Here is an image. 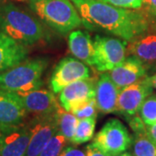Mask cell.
Returning <instances> with one entry per match:
<instances>
[{"label": "cell", "mask_w": 156, "mask_h": 156, "mask_svg": "<svg viewBox=\"0 0 156 156\" xmlns=\"http://www.w3.org/2000/svg\"><path fill=\"white\" fill-rule=\"evenodd\" d=\"M88 29H98L130 43L147 31L151 23L147 14L98 0H70Z\"/></svg>", "instance_id": "6da1fadb"}, {"label": "cell", "mask_w": 156, "mask_h": 156, "mask_svg": "<svg viewBox=\"0 0 156 156\" xmlns=\"http://www.w3.org/2000/svg\"><path fill=\"white\" fill-rule=\"evenodd\" d=\"M0 30L25 46L35 44L46 37L37 18L11 3L0 5Z\"/></svg>", "instance_id": "7a4b0ae2"}, {"label": "cell", "mask_w": 156, "mask_h": 156, "mask_svg": "<svg viewBox=\"0 0 156 156\" xmlns=\"http://www.w3.org/2000/svg\"><path fill=\"white\" fill-rule=\"evenodd\" d=\"M35 14L58 33L65 35L79 28L83 19L70 0H28Z\"/></svg>", "instance_id": "3957f363"}, {"label": "cell", "mask_w": 156, "mask_h": 156, "mask_svg": "<svg viewBox=\"0 0 156 156\" xmlns=\"http://www.w3.org/2000/svg\"><path fill=\"white\" fill-rule=\"evenodd\" d=\"M48 59H25L0 72V89L11 93H26L41 89L42 76L48 66Z\"/></svg>", "instance_id": "277c9868"}, {"label": "cell", "mask_w": 156, "mask_h": 156, "mask_svg": "<svg viewBox=\"0 0 156 156\" xmlns=\"http://www.w3.org/2000/svg\"><path fill=\"white\" fill-rule=\"evenodd\" d=\"M92 143L107 154L114 156L128 150L132 137L121 121L110 119L96 134Z\"/></svg>", "instance_id": "5b68a950"}, {"label": "cell", "mask_w": 156, "mask_h": 156, "mask_svg": "<svg viewBox=\"0 0 156 156\" xmlns=\"http://www.w3.org/2000/svg\"><path fill=\"white\" fill-rule=\"evenodd\" d=\"M93 43L95 49V67L98 71H110L126 59V41L96 35Z\"/></svg>", "instance_id": "8992f818"}, {"label": "cell", "mask_w": 156, "mask_h": 156, "mask_svg": "<svg viewBox=\"0 0 156 156\" xmlns=\"http://www.w3.org/2000/svg\"><path fill=\"white\" fill-rule=\"evenodd\" d=\"M29 126L31 136L25 155L39 156L47 142L58 132L57 110L47 115H36Z\"/></svg>", "instance_id": "52a82bcc"}, {"label": "cell", "mask_w": 156, "mask_h": 156, "mask_svg": "<svg viewBox=\"0 0 156 156\" xmlns=\"http://www.w3.org/2000/svg\"><path fill=\"white\" fill-rule=\"evenodd\" d=\"M89 76L90 70L84 62L76 58L66 57L55 68L50 77V87L53 93L58 94L69 84Z\"/></svg>", "instance_id": "ba28073f"}, {"label": "cell", "mask_w": 156, "mask_h": 156, "mask_svg": "<svg viewBox=\"0 0 156 156\" xmlns=\"http://www.w3.org/2000/svg\"><path fill=\"white\" fill-rule=\"evenodd\" d=\"M153 88L147 77H143L138 82L120 90L117 112L128 119L137 115L144 101L152 95Z\"/></svg>", "instance_id": "9c48e42d"}, {"label": "cell", "mask_w": 156, "mask_h": 156, "mask_svg": "<svg viewBox=\"0 0 156 156\" xmlns=\"http://www.w3.org/2000/svg\"><path fill=\"white\" fill-rule=\"evenodd\" d=\"M30 136L29 124L0 130V156H24Z\"/></svg>", "instance_id": "30bf717a"}, {"label": "cell", "mask_w": 156, "mask_h": 156, "mask_svg": "<svg viewBox=\"0 0 156 156\" xmlns=\"http://www.w3.org/2000/svg\"><path fill=\"white\" fill-rule=\"evenodd\" d=\"M94 98H95V86L89 78L69 84L62 89L58 97L62 108L69 112Z\"/></svg>", "instance_id": "8fae6325"}, {"label": "cell", "mask_w": 156, "mask_h": 156, "mask_svg": "<svg viewBox=\"0 0 156 156\" xmlns=\"http://www.w3.org/2000/svg\"><path fill=\"white\" fill-rule=\"evenodd\" d=\"M26 113L17 94L0 89V130L23 124Z\"/></svg>", "instance_id": "7c38bea8"}, {"label": "cell", "mask_w": 156, "mask_h": 156, "mask_svg": "<svg viewBox=\"0 0 156 156\" xmlns=\"http://www.w3.org/2000/svg\"><path fill=\"white\" fill-rule=\"evenodd\" d=\"M25 110L36 115H43L56 112L60 105L53 92L47 89H36L26 93H17Z\"/></svg>", "instance_id": "4fadbf2b"}, {"label": "cell", "mask_w": 156, "mask_h": 156, "mask_svg": "<svg viewBox=\"0 0 156 156\" xmlns=\"http://www.w3.org/2000/svg\"><path fill=\"white\" fill-rule=\"evenodd\" d=\"M108 75L113 83L121 90L145 77L146 68L142 62L132 56L110 70Z\"/></svg>", "instance_id": "5bb4252c"}, {"label": "cell", "mask_w": 156, "mask_h": 156, "mask_svg": "<svg viewBox=\"0 0 156 156\" xmlns=\"http://www.w3.org/2000/svg\"><path fill=\"white\" fill-rule=\"evenodd\" d=\"M128 51L142 62L144 65L156 63V24H151L147 31L130 42Z\"/></svg>", "instance_id": "9a60e30c"}, {"label": "cell", "mask_w": 156, "mask_h": 156, "mask_svg": "<svg viewBox=\"0 0 156 156\" xmlns=\"http://www.w3.org/2000/svg\"><path fill=\"white\" fill-rule=\"evenodd\" d=\"M120 89L113 83L108 73L101 75L95 85V101L97 108L103 114L117 112Z\"/></svg>", "instance_id": "2e32d148"}, {"label": "cell", "mask_w": 156, "mask_h": 156, "mask_svg": "<svg viewBox=\"0 0 156 156\" xmlns=\"http://www.w3.org/2000/svg\"><path fill=\"white\" fill-rule=\"evenodd\" d=\"M27 46L21 44L0 30V72L27 59Z\"/></svg>", "instance_id": "e0dca14e"}, {"label": "cell", "mask_w": 156, "mask_h": 156, "mask_svg": "<svg viewBox=\"0 0 156 156\" xmlns=\"http://www.w3.org/2000/svg\"><path fill=\"white\" fill-rule=\"evenodd\" d=\"M69 48L73 56L89 66H95L94 43L89 34L74 30L69 35Z\"/></svg>", "instance_id": "ac0fdd59"}, {"label": "cell", "mask_w": 156, "mask_h": 156, "mask_svg": "<svg viewBox=\"0 0 156 156\" xmlns=\"http://www.w3.org/2000/svg\"><path fill=\"white\" fill-rule=\"evenodd\" d=\"M131 145L133 156H156V142L149 136L147 129L134 133Z\"/></svg>", "instance_id": "d6986e66"}, {"label": "cell", "mask_w": 156, "mask_h": 156, "mask_svg": "<svg viewBox=\"0 0 156 156\" xmlns=\"http://www.w3.org/2000/svg\"><path fill=\"white\" fill-rule=\"evenodd\" d=\"M58 115V131L63 134L69 141H71L77 127L78 119L73 113L66 111L60 107L57 109Z\"/></svg>", "instance_id": "ffe728a7"}, {"label": "cell", "mask_w": 156, "mask_h": 156, "mask_svg": "<svg viewBox=\"0 0 156 156\" xmlns=\"http://www.w3.org/2000/svg\"><path fill=\"white\" fill-rule=\"evenodd\" d=\"M95 117L79 120L75 134L70 142L76 145H81L85 142H88L93 138L95 134Z\"/></svg>", "instance_id": "44dd1931"}, {"label": "cell", "mask_w": 156, "mask_h": 156, "mask_svg": "<svg viewBox=\"0 0 156 156\" xmlns=\"http://www.w3.org/2000/svg\"><path fill=\"white\" fill-rule=\"evenodd\" d=\"M69 141L59 131L47 142L39 156H59Z\"/></svg>", "instance_id": "7402d4cb"}, {"label": "cell", "mask_w": 156, "mask_h": 156, "mask_svg": "<svg viewBox=\"0 0 156 156\" xmlns=\"http://www.w3.org/2000/svg\"><path fill=\"white\" fill-rule=\"evenodd\" d=\"M140 116L146 125L156 123V95H149L142 103L139 110Z\"/></svg>", "instance_id": "603a6c76"}, {"label": "cell", "mask_w": 156, "mask_h": 156, "mask_svg": "<svg viewBox=\"0 0 156 156\" xmlns=\"http://www.w3.org/2000/svg\"><path fill=\"white\" fill-rule=\"evenodd\" d=\"M97 109L98 108H97V105H96L95 98H94V99L89 101L72 109L71 113H73L79 120L85 119V118H91V117L96 118Z\"/></svg>", "instance_id": "cb8c5ba5"}, {"label": "cell", "mask_w": 156, "mask_h": 156, "mask_svg": "<svg viewBox=\"0 0 156 156\" xmlns=\"http://www.w3.org/2000/svg\"><path fill=\"white\" fill-rule=\"evenodd\" d=\"M108 5L127 8V9H140L142 5V0H98Z\"/></svg>", "instance_id": "d4e9b609"}, {"label": "cell", "mask_w": 156, "mask_h": 156, "mask_svg": "<svg viewBox=\"0 0 156 156\" xmlns=\"http://www.w3.org/2000/svg\"><path fill=\"white\" fill-rule=\"evenodd\" d=\"M127 120H128L130 127H131L132 130L134 131V133L140 132V131H143V130L147 129L145 126L146 124L144 123V122L142 121V119L140 118V116L137 115H135L134 116L129 117Z\"/></svg>", "instance_id": "484cf974"}, {"label": "cell", "mask_w": 156, "mask_h": 156, "mask_svg": "<svg viewBox=\"0 0 156 156\" xmlns=\"http://www.w3.org/2000/svg\"><path fill=\"white\" fill-rule=\"evenodd\" d=\"M59 156H87L86 150H83L77 148L76 147H65L63 150L62 151Z\"/></svg>", "instance_id": "4316f807"}, {"label": "cell", "mask_w": 156, "mask_h": 156, "mask_svg": "<svg viewBox=\"0 0 156 156\" xmlns=\"http://www.w3.org/2000/svg\"><path fill=\"white\" fill-rule=\"evenodd\" d=\"M141 7L147 14L156 17V0H142Z\"/></svg>", "instance_id": "83f0119b"}, {"label": "cell", "mask_w": 156, "mask_h": 156, "mask_svg": "<svg viewBox=\"0 0 156 156\" xmlns=\"http://www.w3.org/2000/svg\"><path fill=\"white\" fill-rule=\"evenodd\" d=\"M86 154L87 156H109L105 152L101 150L99 147L94 145L93 143L86 147Z\"/></svg>", "instance_id": "f1b7e54d"}, {"label": "cell", "mask_w": 156, "mask_h": 156, "mask_svg": "<svg viewBox=\"0 0 156 156\" xmlns=\"http://www.w3.org/2000/svg\"><path fill=\"white\" fill-rule=\"evenodd\" d=\"M147 133H148L151 138L156 142V123L150 125V126H147Z\"/></svg>", "instance_id": "f546056e"}, {"label": "cell", "mask_w": 156, "mask_h": 156, "mask_svg": "<svg viewBox=\"0 0 156 156\" xmlns=\"http://www.w3.org/2000/svg\"><path fill=\"white\" fill-rule=\"evenodd\" d=\"M147 79H148V82H149V83L152 86V88L156 89V73L154 76H150V77H147Z\"/></svg>", "instance_id": "4dcf8cb0"}, {"label": "cell", "mask_w": 156, "mask_h": 156, "mask_svg": "<svg viewBox=\"0 0 156 156\" xmlns=\"http://www.w3.org/2000/svg\"><path fill=\"white\" fill-rule=\"evenodd\" d=\"M114 156H133V154H131L130 153L125 151V152H123V153H121V154H116V155Z\"/></svg>", "instance_id": "1f68e13d"}, {"label": "cell", "mask_w": 156, "mask_h": 156, "mask_svg": "<svg viewBox=\"0 0 156 156\" xmlns=\"http://www.w3.org/2000/svg\"><path fill=\"white\" fill-rule=\"evenodd\" d=\"M3 1H4V0H0V4H1V3H3Z\"/></svg>", "instance_id": "d6a6232c"}, {"label": "cell", "mask_w": 156, "mask_h": 156, "mask_svg": "<svg viewBox=\"0 0 156 156\" xmlns=\"http://www.w3.org/2000/svg\"><path fill=\"white\" fill-rule=\"evenodd\" d=\"M24 156H26V155H24Z\"/></svg>", "instance_id": "836d02e7"}]
</instances>
